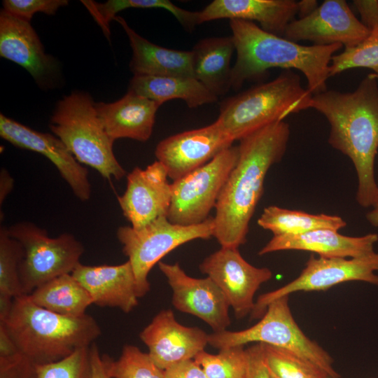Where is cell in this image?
<instances>
[{
	"label": "cell",
	"mask_w": 378,
	"mask_h": 378,
	"mask_svg": "<svg viewBox=\"0 0 378 378\" xmlns=\"http://www.w3.org/2000/svg\"><path fill=\"white\" fill-rule=\"evenodd\" d=\"M377 241L376 233L349 237L330 229H316L300 234L273 236L258 255L296 250L315 253L324 258H359L374 253Z\"/></svg>",
	"instance_id": "44dd1931"
},
{
	"label": "cell",
	"mask_w": 378,
	"mask_h": 378,
	"mask_svg": "<svg viewBox=\"0 0 378 378\" xmlns=\"http://www.w3.org/2000/svg\"><path fill=\"white\" fill-rule=\"evenodd\" d=\"M160 106L156 102L130 91L112 103L95 102L97 115L113 141L121 138L139 141L149 139Z\"/></svg>",
	"instance_id": "603a6c76"
},
{
	"label": "cell",
	"mask_w": 378,
	"mask_h": 378,
	"mask_svg": "<svg viewBox=\"0 0 378 378\" xmlns=\"http://www.w3.org/2000/svg\"><path fill=\"white\" fill-rule=\"evenodd\" d=\"M199 269L221 289L237 319L251 314L256 291L273 276L269 268L251 265L238 248L232 247L221 246L206 257Z\"/></svg>",
	"instance_id": "7c38bea8"
},
{
	"label": "cell",
	"mask_w": 378,
	"mask_h": 378,
	"mask_svg": "<svg viewBox=\"0 0 378 378\" xmlns=\"http://www.w3.org/2000/svg\"><path fill=\"white\" fill-rule=\"evenodd\" d=\"M328 378H333V377H328Z\"/></svg>",
	"instance_id": "7dc6e473"
},
{
	"label": "cell",
	"mask_w": 378,
	"mask_h": 378,
	"mask_svg": "<svg viewBox=\"0 0 378 378\" xmlns=\"http://www.w3.org/2000/svg\"><path fill=\"white\" fill-rule=\"evenodd\" d=\"M114 20L128 36L132 50L130 68L134 76L194 77L191 50H177L158 46L137 34L123 18L116 16Z\"/></svg>",
	"instance_id": "cb8c5ba5"
},
{
	"label": "cell",
	"mask_w": 378,
	"mask_h": 378,
	"mask_svg": "<svg viewBox=\"0 0 378 378\" xmlns=\"http://www.w3.org/2000/svg\"><path fill=\"white\" fill-rule=\"evenodd\" d=\"M354 68L371 69L378 79V27L371 29L370 35L359 44L334 55L329 67V76H334Z\"/></svg>",
	"instance_id": "836d02e7"
},
{
	"label": "cell",
	"mask_w": 378,
	"mask_h": 378,
	"mask_svg": "<svg viewBox=\"0 0 378 378\" xmlns=\"http://www.w3.org/2000/svg\"><path fill=\"white\" fill-rule=\"evenodd\" d=\"M0 135L16 147L46 157L80 200L87 201L90 198L91 185L87 168L77 161L57 136L34 130L2 113Z\"/></svg>",
	"instance_id": "e0dca14e"
},
{
	"label": "cell",
	"mask_w": 378,
	"mask_h": 378,
	"mask_svg": "<svg viewBox=\"0 0 378 378\" xmlns=\"http://www.w3.org/2000/svg\"><path fill=\"white\" fill-rule=\"evenodd\" d=\"M230 27L237 53L231 74L234 90L248 80L262 78L270 69L279 67L301 71L312 95L327 90L331 59L343 47L342 44L303 46L243 20H230Z\"/></svg>",
	"instance_id": "3957f363"
},
{
	"label": "cell",
	"mask_w": 378,
	"mask_h": 378,
	"mask_svg": "<svg viewBox=\"0 0 378 378\" xmlns=\"http://www.w3.org/2000/svg\"><path fill=\"white\" fill-rule=\"evenodd\" d=\"M66 0H4L2 5L6 11L30 22L36 13L52 15L62 6H66Z\"/></svg>",
	"instance_id": "d590c367"
},
{
	"label": "cell",
	"mask_w": 378,
	"mask_h": 378,
	"mask_svg": "<svg viewBox=\"0 0 378 378\" xmlns=\"http://www.w3.org/2000/svg\"><path fill=\"white\" fill-rule=\"evenodd\" d=\"M194 360L207 378H248V360L244 346L227 347L216 354L204 350Z\"/></svg>",
	"instance_id": "d6a6232c"
},
{
	"label": "cell",
	"mask_w": 378,
	"mask_h": 378,
	"mask_svg": "<svg viewBox=\"0 0 378 378\" xmlns=\"http://www.w3.org/2000/svg\"><path fill=\"white\" fill-rule=\"evenodd\" d=\"M20 354L9 337L4 326L0 324V358H8Z\"/></svg>",
	"instance_id": "b9f144b4"
},
{
	"label": "cell",
	"mask_w": 378,
	"mask_h": 378,
	"mask_svg": "<svg viewBox=\"0 0 378 378\" xmlns=\"http://www.w3.org/2000/svg\"><path fill=\"white\" fill-rule=\"evenodd\" d=\"M214 221L211 216L202 223L192 225L174 224L167 216H161L139 229L119 227L116 236L132 267L138 298L149 292L148 274L164 256L188 241L209 239L214 237Z\"/></svg>",
	"instance_id": "ba28073f"
},
{
	"label": "cell",
	"mask_w": 378,
	"mask_h": 378,
	"mask_svg": "<svg viewBox=\"0 0 378 378\" xmlns=\"http://www.w3.org/2000/svg\"><path fill=\"white\" fill-rule=\"evenodd\" d=\"M36 378H92L90 346L57 361L36 364Z\"/></svg>",
	"instance_id": "e575fe53"
},
{
	"label": "cell",
	"mask_w": 378,
	"mask_h": 378,
	"mask_svg": "<svg viewBox=\"0 0 378 378\" xmlns=\"http://www.w3.org/2000/svg\"><path fill=\"white\" fill-rule=\"evenodd\" d=\"M208 335L197 327L178 323L170 309L158 313L140 332L153 362L162 370L177 363L194 359L208 344Z\"/></svg>",
	"instance_id": "ac0fdd59"
},
{
	"label": "cell",
	"mask_w": 378,
	"mask_h": 378,
	"mask_svg": "<svg viewBox=\"0 0 378 378\" xmlns=\"http://www.w3.org/2000/svg\"><path fill=\"white\" fill-rule=\"evenodd\" d=\"M23 256L20 243L0 228V307L12 305L15 298L24 295L19 276V266Z\"/></svg>",
	"instance_id": "f546056e"
},
{
	"label": "cell",
	"mask_w": 378,
	"mask_h": 378,
	"mask_svg": "<svg viewBox=\"0 0 378 378\" xmlns=\"http://www.w3.org/2000/svg\"><path fill=\"white\" fill-rule=\"evenodd\" d=\"M288 299L289 295H286L270 303L260 321L248 328L209 334L208 344L219 350L251 342L281 347L311 360L331 377L340 378L332 366L333 359L330 355L310 340L295 321Z\"/></svg>",
	"instance_id": "52a82bcc"
},
{
	"label": "cell",
	"mask_w": 378,
	"mask_h": 378,
	"mask_svg": "<svg viewBox=\"0 0 378 378\" xmlns=\"http://www.w3.org/2000/svg\"><path fill=\"white\" fill-rule=\"evenodd\" d=\"M36 305L58 314L81 316L93 304L86 289L71 274L59 276L34 289L29 295Z\"/></svg>",
	"instance_id": "4316f807"
},
{
	"label": "cell",
	"mask_w": 378,
	"mask_h": 378,
	"mask_svg": "<svg viewBox=\"0 0 378 378\" xmlns=\"http://www.w3.org/2000/svg\"><path fill=\"white\" fill-rule=\"evenodd\" d=\"M268 370L278 378H328L320 366L288 349L260 343Z\"/></svg>",
	"instance_id": "4dcf8cb0"
},
{
	"label": "cell",
	"mask_w": 378,
	"mask_h": 378,
	"mask_svg": "<svg viewBox=\"0 0 378 378\" xmlns=\"http://www.w3.org/2000/svg\"><path fill=\"white\" fill-rule=\"evenodd\" d=\"M0 56L22 66L41 85L48 83L58 71L30 22L4 9L0 13Z\"/></svg>",
	"instance_id": "d6986e66"
},
{
	"label": "cell",
	"mask_w": 378,
	"mask_h": 378,
	"mask_svg": "<svg viewBox=\"0 0 378 378\" xmlns=\"http://www.w3.org/2000/svg\"><path fill=\"white\" fill-rule=\"evenodd\" d=\"M94 20L109 40V24L118 12L130 8H162L170 12L188 30L198 24V12H192L178 6L168 0H109L104 3L82 0Z\"/></svg>",
	"instance_id": "f1b7e54d"
},
{
	"label": "cell",
	"mask_w": 378,
	"mask_h": 378,
	"mask_svg": "<svg viewBox=\"0 0 378 378\" xmlns=\"http://www.w3.org/2000/svg\"><path fill=\"white\" fill-rule=\"evenodd\" d=\"M0 378H36V363L21 354L0 358Z\"/></svg>",
	"instance_id": "8d00e7d4"
},
{
	"label": "cell",
	"mask_w": 378,
	"mask_h": 378,
	"mask_svg": "<svg viewBox=\"0 0 378 378\" xmlns=\"http://www.w3.org/2000/svg\"><path fill=\"white\" fill-rule=\"evenodd\" d=\"M128 91L162 105L172 99L183 100L190 108L212 104L218 97L194 77L134 76Z\"/></svg>",
	"instance_id": "484cf974"
},
{
	"label": "cell",
	"mask_w": 378,
	"mask_h": 378,
	"mask_svg": "<svg viewBox=\"0 0 378 378\" xmlns=\"http://www.w3.org/2000/svg\"><path fill=\"white\" fill-rule=\"evenodd\" d=\"M233 142L216 120L209 125L162 139L157 145L155 155L174 181L206 164Z\"/></svg>",
	"instance_id": "9a60e30c"
},
{
	"label": "cell",
	"mask_w": 378,
	"mask_h": 378,
	"mask_svg": "<svg viewBox=\"0 0 378 378\" xmlns=\"http://www.w3.org/2000/svg\"><path fill=\"white\" fill-rule=\"evenodd\" d=\"M366 219L372 226L378 227V200L366 214Z\"/></svg>",
	"instance_id": "f6af8a7d"
},
{
	"label": "cell",
	"mask_w": 378,
	"mask_h": 378,
	"mask_svg": "<svg viewBox=\"0 0 378 378\" xmlns=\"http://www.w3.org/2000/svg\"><path fill=\"white\" fill-rule=\"evenodd\" d=\"M0 324L18 351L36 364L66 358L79 349L90 346L101 335L92 316L56 314L35 304L28 295L13 299Z\"/></svg>",
	"instance_id": "277c9868"
},
{
	"label": "cell",
	"mask_w": 378,
	"mask_h": 378,
	"mask_svg": "<svg viewBox=\"0 0 378 378\" xmlns=\"http://www.w3.org/2000/svg\"><path fill=\"white\" fill-rule=\"evenodd\" d=\"M373 73L353 92L326 90L312 97L310 108L330 125L328 144L347 156L356 169V200L364 208L378 200L374 162L378 153V82Z\"/></svg>",
	"instance_id": "7a4b0ae2"
},
{
	"label": "cell",
	"mask_w": 378,
	"mask_h": 378,
	"mask_svg": "<svg viewBox=\"0 0 378 378\" xmlns=\"http://www.w3.org/2000/svg\"><path fill=\"white\" fill-rule=\"evenodd\" d=\"M238 158L239 147L232 146L206 164L174 181L168 220L181 225L206 220Z\"/></svg>",
	"instance_id": "30bf717a"
},
{
	"label": "cell",
	"mask_w": 378,
	"mask_h": 378,
	"mask_svg": "<svg viewBox=\"0 0 378 378\" xmlns=\"http://www.w3.org/2000/svg\"><path fill=\"white\" fill-rule=\"evenodd\" d=\"M312 94L294 71L285 69L274 79L253 86L224 102L217 118L234 141L288 115L310 108Z\"/></svg>",
	"instance_id": "5b68a950"
},
{
	"label": "cell",
	"mask_w": 378,
	"mask_h": 378,
	"mask_svg": "<svg viewBox=\"0 0 378 378\" xmlns=\"http://www.w3.org/2000/svg\"><path fill=\"white\" fill-rule=\"evenodd\" d=\"M300 10L294 0H214L198 12V24L224 18L256 21L263 30L283 36Z\"/></svg>",
	"instance_id": "7402d4cb"
},
{
	"label": "cell",
	"mask_w": 378,
	"mask_h": 378,
	"mask_svg": "<svg viewBox=\"0 0 378 378\" xmlns=\"http://www.w3.org/2000/svg\"><path fill=\"white\" fill-rule=\"evenodd\" d=\"M268 369V368H267ZM269 373H270V378H278L276 377L274 374H273L272 373H271L270 371H269Z\"/></svg>",
	"instance_id": "bcb514c9"
},
{
	"label": "cell",
	"mask_w": 378,
	"mask_h": 378,
	"mask_svg": "<svg viewBox=\"0 0 378 378\" xmlns=\"http://www.w3.org/2000/svg\"><path fill=\"white\" fill-rule=\"evenodd\" d=\"M370 34L344 0H326L311 13L294 20L286 28L283 37L298 43L309 41L315 46L342 44L354 47Z\"/></svg>",
	"instance_id": "4fadbf2b"
},
{
	"label": "cell",
	"mask_w": 378,
	"mask_h": 378,
	"mask_svg": "<svg viewBox=\"0 0 378 378\" xmlns=\"http://www.w3.org/2000/svg\"><path fill=\"white\" fill-rule=\"evenodd\" d=\"M13 178L9 173L2 169L0 175V204L4 201L6 196L10 193L13 187Z\"/></svg>",
	"instance_id": "7bdbcfd3"
},
{
	"label": "cell",
	"mask_w": 378,
	"mask_h": 378,
	"mask_svg": "<svg viewBox=\"0 0 378 378\" xmlns=\"http://www.w3.org/2000/svg\"><path fill=\"white\" fill-rule=\"evenodd\" d=\"M354 4L361 17V22L370 31L378 27V1L356 0Z\"/></svg>",
	"instance_id": "ab89813d"
},
{
	"label": "cell",
	"mask_w": 378,
	"mask_h": 378,
	"mask_svg": "<svg viewBox=\"0 0 378 378\" xmlns=\"http://www.w3.org/2000/svg\"><path fill=\"white\" fill-rule=\"evenodd\" d=\"M378 252L353 258L314 257L312 255L300 274L274 290L260 295L251 319L260 318L270 303L298 291H321L347 281H363L378 286Z\"/></svg>",
	"instance_id": "8fae6325"
},
{
	"label": "cell",
	"mask_w": 378,
	"mask_h": 378,
	"mask_svg": "<svg viewBox=\"0 0 378 378\" xmlns=\"http://www.w3.org/2000/svg\"><path fill=\"white\" fill-rule=\"evenodd\" d=\"M86 289L93 304L130 313L139 304L135 275L129 260L117 265H85L71 272Z\"/></svg>",
	"instance_id": "ffe728a7"
},
{
	"label": "cell",
	"mask_w": 378,
	"mask_h": 378,
	"mask_svg": "<svg viewBox=\"0 0 378 378\" xmlns=\"http://www.w3.org/2000/svg\"><path fill=\"white\" fill-rule=\"evenodd\" d=\"M248 360V378H270L269 370L264 360L260 343H256L246 349Z\"/></svg>",
	"instance_id": "74e56055"
},
{
	"label": "cell",
	"mask_w": 378,
	"mask_h": 378,
	"mask_svg": "<svg viewBox=\"0 0 378 378\" xmlns=\"http://www.w3.org/2000/svg\"><path fill=\"white\" fill-rule=\"evenodd\" d=\"M290 134L284 120L271 123L241 139L239 158L218 196L214 237L222 247L246 241L249 223L263 194L270 167L283 158Z\"/></svg>",
	"instance_id": "6da1fadb"
},
{
	"label": "cell",
	"mask_w": 378,
	"mask_h": 378,
	"mask_svg": "<svg viewBox=\"0 0 378 378\" xmlns=\"http://www.w3.org/2000/svg\"><path fill=\"white\" fill-rule=\"evenodd\" d=\"M167 171L156 160L142 169L135 167L127 175V186L118 202L124 216L134 229L161 216H167L172 201V183Z\"/></svg>",
	"instance_id": "2e32d148"
},
{
	"label": "cell",
	"mask_w": 378,
	"mask_h": 378,
	"mask_svg": "<svg viewBox=\"0 0 378 378\" xmlns=\"http://www.w3.org/2000/svg\"><path fill=\"white\" fill-rule=\"evenodd\" d=\"M258 225L273 236L294 235L316 229L339 231L346 225L340 216L324 214H312L271 205L264 209Z\"/></svg>",
	"instance_id": "83f0119b"
},
{
	"label": "cell",
	"mask_w": 378,
	"mask_h": 378,
	"mask_svg": "<svg viewBox=\"0 0 378 378\" xmlns=\"http://www.w3.org/2000/svg\"><path fill=\"white\" fill-rule=\"evenodd\" d=\"M92 378H110L108 375L102 356L94 342L90 346Z\"/></svg>",
	"instance_id": "60d3db41"
},
{
	"label": "cell",
	"mask_w": 378,
	"mask_h": 378,
	"mask_svg": "<svg viewBox=\"0 0 378 378\" xmlns=\"http://www.w3.org/2000/svg\"><path fill=\"white\" fill-rule=\"evenodd\" d=\"M49 127L80 163L94 168L108 180H119L125 175L113 150L114 141L106 132L88 93L74 92L60 99Z\"/></svg>",
	"instance_id": "8992f818"
},
{
	"label": "cell",
	"mask_w": 378,
	"mask_h": 378,
	"mask_svg": "<svg viewBox=\"0 0 378 378\" xmlns=\"http://www.w3.org/2000/svg\"><path fill=\"white\" fill-rule=\"evenodd\" d=\"M23 249L19 276L24 295L59 276L71 274L80 262L84 247L70 233L50 237L35 224L24 221L7 227Z\"/></svg>",
	"instance_id": "9c48e42d"
},
{
	"label": "cell",
	"mask_w": 378,
	"mask_h": 378,
	"mask_svg": "<svg viewBox=\"0 0 378 378\" xmlns=\"http://www.w3.org/2000/svg\"><path fill=\"white\" fill-rule=\"evenodd\" d=\"M164 378H207L194 359L174 364L163 370Z\"/></svg>",
	"instance_id": "f35d334b"
},
{
	"label": "cell",
	"mask_w": 378,
	"mask_h": 378,
	"mask_svg": "<svg viewBox=\"0 0 378 378\" xmlns=\"http://www.w3.org/2000/svg\"><path fill=\"white\" fill-rule=\"evenodd\" d=\"M158 267L172 290V303L177 310L198 317L214 332L227 330L231 323L230 307L221 289L211 278L190 276L178 262L160 261Z\"/></svg>",
	"instance_id": "5bb4252c"
},
{
	"label": "cell",
	"mask_w": 378,
	"mask_h": 378,
	"mask_svg": "<svg viewBox=\"0 0 378 378\" xmlns=\"http://www.w3.org/2000/svg\"><path fill=\"white\" fill-rule=\"evenodd\" d=\"M300 10L299 13L300 18H302L311 13L317 6L318 4L314 0H302L300 1Z\"/></svg>",
	"instance_id": "ee69618b"
},
{
	"label": "cell",
	"mask_w": 378,
	"mask_h": 378,
	"mask_svg": "<svg viewBox=\"0 0 378 378\" xmlns=\"http://www.w3.org/2000/svg\"><path fill=\"white\" fill-rule=\"evenodd\" d=\"M234 51L232 36L203 38L191 50L194 78L218 97L232 88L231 59Z\"/></svg>",
	"instance_id": "d4e9b609"
},
{
	"label": "cell",
	"mask_w": 378,
	"mask_h": 378,
	"mask_svg": "<svg viewBox=\"0 0 378 378\" xmlns=\"http://www.w3.org/2000/svg\"><path fill=\"white\" fill-rule=\"evenodd\" d=\"M102 358L110 378H164L149 354L134 345H125L117 360L106 355Z\"/></svg>",
	"instance_id": "1f68e13d"
}]
</instances>
